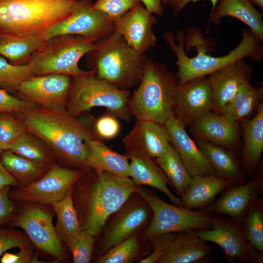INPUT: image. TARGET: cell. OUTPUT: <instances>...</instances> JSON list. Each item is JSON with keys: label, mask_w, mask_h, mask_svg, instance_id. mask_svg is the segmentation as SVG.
Wrapping results in <instances>:
<instances>
[{"label": "cell", "mask_w": 263, "mask_h": 263, "mask_svg": "<svg viewBox=\"0 0 263 263\" xmlns=\"http://www.w3.org/2000/svg\"><path fill=\"white\" fill-rule=\"evenodd\" d=\"M149 204L152 211L151 221L141 233L143 241H150L166 233L209 229L213 214L201 209H188L162 200L153 191L139 186L137 191Z\"/></svg>", "instance_id": "obj_9"}, {"label": "cell", "mask_w": 263, "mask_h": 263, "mask_svg": "<svg viewBox=\"0 0 263 263\" xmlns=\"http://www.w3.org/2000/svg\"><path fill=\"white\" fill-rule=\"evenodd\" d=\"M157 22V19L140 2L114 22V32L134 51L145 55L156 45L157 37L152 27Z\"/></svg>", "instance_id": "obj_18"}, {"label": "cell", "mask_w": 263, "mask_h": 263, "mask_svg": "<svg viewBox=\"0 0 263 263\" xmlns=\"http://www.w3.org/2000/svg\"><path fill=\"white\" fill-rule=\"evenodd\" d=\"M240 227L249 244L263 252V199L260 196L250 204Z\"/></svg>", "instance_id": "obj_36"}, {"label": "cell", "mask_w": 263, "mask_h": 263, "mask_svg": "<svg viewBox=\"0 0 263 263\" xmlns=\"http://www.w3.org/2000/svg\"><path fill=\"white\" fill-rule=\"evenodd\" d=\"M0 160L19 187L27 186L38 181L51 167L17 155L9 150L2 151Z\"/></svg>", "instance_id": "obj_32"}, {"label": "cell", "mask_w": 263, "mask_h": 263, "mask_svg": "<svg viewBox=\"0 0 263 263\" xmlns=\"http://www.w3.org/2000/svg\"><path fill=\"white\" fill-rule=\"evenodd\" d=\"M46 42L42 36L0 35V56L11 64H26L29 62L32 55L41 49Z\"/></svg>", "instance_id": "obj_31"}, {"label": "cell", "mask_w": 263, "mask_h": 263, "mask_svg": "<svg viewBox=\"0 0 263 263\" xmlns=\"http://www.w3.org/2000/svg\"><path fill=\"white\" fill-rule=\"evenodd\" d=\"M212 91L207 76L191 79L179 85L173 116L185 128L212 112Z\"/></svg>", "instance_id": "obj_17"}, {"label": "cell", "mask_w": 263, "mask_h": 263, "mask_svg": "<svg viewBox=\"0 0 263 263\" xmlns=\"http://www.w3.org/2000/svg\"><path fill=\"white\" fill-rule=\"evenodd\" d=\"M80 179L74 205L82 230L95 237L100 234L109 217L137 193L139 186L130 177L106 171H94Z\"/></svg>", "instance_id": "obj_2"}, {"label": "cell", "mask_w": 263, "mask_h": 263, "mask_svg": "<svg viewBox=\"0 0 263 263\" xmlns=\"http://www.w3.org/2000/svg\"><path fill=\"white\" fill-rule=\"evenodd\" d=\"M95 49L86 55L95 75L116 87L130 90L138 86L142 78L147 56L140 54L113 32L95 43Z\"/></svg>", "instance_id": "obj_6"}, {"label": "cell", "mask_w": 263, "mask_h": 263, "mask_svg": "<svg viewBox=\"0 0 263 263\" xmlns=\"http://www.w3.org/2000/svg\"><path fill=\"white\" fill-rule=\"evenodd\" d=\"M263 191V167L259 165L255 174L245 182L232 184L210 204L201 209L213 214L227 215L237 225L242 220L252 201Z\"/></svg>", "instance_id": "obj_14"}, {"label": "cell", "mask_w": 263, "mask_h": 263, "mask_svg": "<svg viewBox=\"0 0 263 263\" xmlns=\"http://www.w3.org/2000/svg\"><path fill=\"white\" fill-rule=\"evenodd\" d=\"M200 0H170L169 5L171 7L175 12L176 16L178 13L181 11L183 8L188 3L192 2H195ZM211 2L212 5L211 13L214 9L218 1L219 0H207Z\"/></svg>", "instance_id": "obj_51"}, {"label": "cell", "mask_w": 263, "mask_h": 263, "mask_svg": "<svg viewBox=\"0 0 263 263\" xmlns=\"http://www.w3.org/2000/svg\"><path fill=\"white\" fill-rule=\"evenodd\" d=\"M72 77L63 74L34 75L24 81L17 91L19 98L40 107L66 109Z\"/></svg>", "instance_id": "obj_15"}, {"label": "cell", "mask_w": 263, "mask_h": 263, "mask_svg": "<svg viewBox=\"0 0 263 263\" xmlns=\"http://www.w3.org/2000/svg\"><path fill=\"white\" fill-rule=\"evenodd\" d=\"M253 75V68L244 58L239 59L207 75L213 94L212 112L221 115L239 89L250 82Z\"/></svg>", "instance_id": "obj_19"}, {"label": "cell", "mask_w": 263, "mask_h": 263, "mask_svg": "<svg viewBox=\"0 0 263 263\" xmlns=\"http://www.w3.org/2000/svg\"><path fill=\"white\" fill-rule=\"evenodd\" d=\"M152 216L149 204L138 193L132 194L106 221L101 232L97 254H105L118 243L145 229Z\"/></svg>", "instance_id": "obj_10"}, {"label": "cell", "mask_w": 263, "mask_h": 263, "mask_svg": "<svg viewBox=\"0 0 263 263\" xmlns=\"http://www.w3.org/2000/svg\"><path fill=\"white\" fill-rule=\"evenodd\" d=\"M17 113L26 131L46 143L62 160L87 174L93 170L87 160L84 144L87 139H100L92 127V119L74 117L66 109L38 106Z\"/></svg>", "instance_id": "obj_1"}, {"label": "cell", "mask_w": 263, "mask_h": 263, "mask_svg": "<svg viewBox=\"0 0 263 263\" xmlns=\"http://www.w3.org/2000/svg\"><path fill=\"white\" fill-rule=\"evenodd\" d=\"M242 128L243 144L241 148L242 166L246 176L255 173L261 162L263 150V104L254 116L240 122Z\"/></svg>", "instance_id": "obj_24"}, {"label": "cell", "mask_w": 263, "mask_h": 263, "mask_svg": "<svg viewBox=\"0 0 263 263\" xmlns=\"http://www.w3.org/2000/svg\"><path fill=\"white\" fill-rule=\"evenodd\" d=\"M94 238L82 230L77 237L66 244L72 254L74 263L90 262L95 244Z\"/></svg>", "instance_id": "obj_40"}, {"label": "cell", "mask_w": 263, "mask_h": 263, "mask_svg": "<svg viewBox=\"0 0 263 263\" xmlns=\"http://www.w3.org/2000/svg\"><path fill=\"white\" fill-rule=\"evenodd\" d=\"M31 245L20 248L19 251L16 254L4 253L0 259L1 263H30L33 257Z\"/></svg>", "instance_id": "obj_48"}, {"label": "cell", "mask_w": 263, "mask_h": 263, "mask_svg": "<svg viewBox=\"0 0 263 263\" xmlns=\"http://www.w3.org/2000/svg\"><path fill=\"white\" fill-rule=\"evenodd\" d=\"M156 161L171 186L182 197L188 188L191 177L188 171L178 152L171 144Z\"/></svg>", "instance_id": "obj_35"}, {"label": "cell", "mask_w": 263, "mask_h": 263, "mask_svg": "<svg viewBox=\"0 0 263 263\" xmlns=\"http://www.w3.org/2000/svg\"><path fill=\"white\" fill-rule=\"evenodd\" d=\"M128 155H145L156 158L171 144L165 126L154 122L136 120L132 130L123 138Z\"/></svg>", "instance_id": "obj_21"}, {"label": "cell", "mask_w": 263, "mask_h": 263, "mask_svg": "<svg viewBox=\"0 0 263 263\" xmlns=\"http://www.w3.org/2000/svg\"><path fill=\"white\" fill-rule=\"evenodd\" d=\"M78 0H0V35L42 36L72 14Z\"/></svg>", "instance_id": "obj_4"}, {"label": "cell", "mask_w": 263, "mask_h": 263, "mask_svg": "<svg viewBox=\"0 0 263 263\" xmlns=\"http://www.w3.org/2000/svg\"><path fill=\"white\" fill-rule=\"evenodd\" d=\"M164 126L169 135L171 144L178 152L191 177L216 175L207 158L178 120L173 116Z\"/></svg>", "instance_id": "obj_22"}, {"label": "cell", "mask_w": 263, "mask_h": 263, "mask_svg": "<svg viewBox=\"0 0 263 263\" xmlns=\"http://www.w3.org/2000/svg\"><path fill=\"white\" fill-rule=\"evenodd\" d=\"M242 39L239 44L225 56H213L204 51L196 50L197 55L188 57L184 49V32L178 31L174 36L169 31L163 35L164 41L177 58L178 71L175 74L179 85L198 77L207 76L239 59L248 57L256 62L263 60V41L248 28L241 30Z\"/></svg>", "instance_id": "obj_5"}, {"label": "cell", "mask_w": 263, "mask_h": 263, "mask_svg": "<svg viewBox=\"0 0 263 263\" xmlns=\"http://www.w3.org/2000/svg\"><path fill=\"white\" fill-rule=\"evenodd\" d=\"M34 75L30 62L14 65L0 56V89L17 92L24 81Z\"/></svg>", "instance_id": "obj_38"}, {"label": "cell", "mask_w": 263, "mask_h": 263, "mask_svg": "<svg viewBox=\"0 0 263 263\" xmlns=\"http://www.w3.org/2000/svg\"><path fill=\"white\" fill-rule=\"evenodd\" d=\"M87 173L83 170L68 169L55 163L39 180L12 191L11 199L51 204L63 199L75 183Z\"/></svg>", "instance_id": "obj_13"}, {"label": "cell", "mask_w": 263, "mask_h": 263, "mask_svg": "<svg viewBox=\"0 0 263 263\" xmlns=\"http://www.w3.org/2000/svg\"><path fill=\"white\" fill-rule=\"evenodd\" d=\"M6 187H19L17 180L2 165L0 160V188Z\"/></svg>", "instance_id": "obj_50"}, {"label": "cell", "mask_w": 263, "mask_h": 263, "mask_svg": "<svg viewBox=\"0 0 263 263\" xmlns=\"http://www.w3.org/2000/svg\"><path fill=\"white\" fill-rule=\"evenodd\" d=\"M187 52L190 47H195L196 50H202L210 54L216 47L215 41L210 38H206L200 30L196 28L190 27L187 30L184 36V47Z\"/></svg>", "instance_id": "obj_44"}, {"label": "cell", "mask_w": 263, "mask_h": 263, "mask_svg": "<svg viewBox=\"0 0 263 263\" xmlns=\"http://www.w3.org/2000/svg\"><path fill=\"white\" fill-rule=\"evenodd\" d=\"M131 95L130 90L120 89L95 74L72 77L66 109L72 116L78 117L94 107H104L108 113L129 121L132 116L128 106Z\"/></svg>", "instance_id": "obj_8"}, {"label": "cell", "mask_w": 263, "mask_h": 263, "mask_svg": "<svg viewBox=\"0 0 263 263\" xmlns=\"http://www.w3.org/2000/svg\"><path fill=\"white\" fill-rule=\"evenodd\" d=\"M177 233L174 232L164 233L150 240L149 242L152 244V251L138 263H158L176 237Z\"/></svg>", "instance_id": "obj_42"}, {"label": "cell", "mask_w": 263, "mask_h": 263, "mask_svg": "<svg viewBox=\"0 0 263 263\" xmlns=\"http://www.w3.org/2000/svg\"><path fill=\"white\" fill-rule=\"evenodd\" d=\"M146 9L152 14L161 16L164 14V6L169 4L170 0H139Z\"/></svg>", "instance_id": "obj_49"}, {"label": "cell", "mask_w": 263, "mask_h": 263, "mask_svg": "<svg viewBox=\"0 0 263 263\" xmlns=\"http://www.w3.org/2000/svg\"><path fill=\"white\" fill-rule=\"evenodd\" d=\"M11 187L0 188V228L13 218L14 206L9 193Z\"/></svg>", "instance_id": "obj_47"}, {"label": "cell", "mask_w": 263, "mask_h": 263, "mask_svg": "<svg viewBox=\"0 0 263 263\" xmlns=\"http://www.w3.org/2000/svg\"><path fill=\"white\" fill-rule=\"evenodd\" d=\"M140 2L139 0H96L93 7L106 14L114 23Z\"/></svg>", "instance_id": "obj_41"}, {"label": "cell", "mask_w": 263, "mask_h": 263, "mask_svg": "<svg viewBox=\"0 0 263 263\" xmlns=\"http://www.w3.org/2000/svg\"><path fill=\"white\" fill-rule=\"evenodd\" d=\"M254 6L259 7L263 10V0H249Z\"/></svg>", "instance_id": "obj_52"}, {"label": "cell", "mask_w": 263, "mask_h": 263, "mask_svg": "<svg viewBox=\"0 0 263 263\" xmlns=\"http://www.w3.org/2000/svg\"><path fill=\"white\" fill-rule=\"evenodd\" d=\"M137 232L113 246L95 260L97 263H131L148 255L153 246L151 242L142 241Z\"/></svg>", "instance_id": "obj_33"}, {"label": "cell", "mask_w": 263, "mask_h": 263, "mask_svg": "<svg viewBox=\"0 0 263 263\" xmlns=\"http://www.w3.org/2000/svg\"><path fill=\"white\" fill-rule=\"evenodd\" d=\"M10 222L22 229L32 243L38 249L61 260L65 258L62 242L53 224L52 216L38 207H30Z\"/></svg>", "instance_id": "obj_16"}, {"label": "cell", "mask_w": 263, "mask_h": 263, "mask_svg": "<svg viewBox=\"0 0 263 263\" xmlns=\"http://www.w3.org/2000/svg\"><path fill=\"white\" fill-rule=\"evenodd\" d=\"M178 86L176 75L164 63L147 57L141 81L129 100L132 116L164 125L173 116Z\"/></svg>", "instance_id": "obj_3"}, {"label": "cell", "mask_w": 263, "mask_h": 263, "mask_svg": "<svg viewBox=\"0 0 263 263\" xmlns=\"http://www.w3.org/2000/svg\"><path fill=\"white\" fill-rule=\"evenodd\" d=\"M197 145L207 158L216 176L240 184L246 181L241 162L235 153L207 141H197Z\"/></svg>", "instance_id": "obj_29"}, {"label": "cell", "mask_w": 263, "mask_h": 263, "mask_svg": "<svg viewBox=\"0 0 263 263\" xmlns=\"http://www.w3.org/2000/svg\"><path fill=\"white\" fill-rule=\"evenodd\" d=\"M38 138L26 131L9 150L32 161L52 166L55 163L52 151L46 148Z\"/></svg>", "instance_id": "obj_37"}, {"label": "cell", "mask_w": 263, "mask_h": 263, "mask_svg": "<svg viewBox=\"0 0 263 263\" xmlns=\"http://www.w3.org/2000/svg\"><path fill=\"white\" fill-rule=\"evenodd\" d=\"M195 231L204 241L220 246L229 262L237 260L242 263L263 262V252L255 249L246 239L241 227L223 214H213L210 228Z\"/></svg>", "instance_id": "obj_12"}, {"label": "cell", "mask_w": 263, "mask_h": 263, "mask_svg": "<svg viewBox=\"0 0 263 263\" xmlns=\"http://www.w3.org/2000/svg\"><path fill=\"white\" fill-rule=\"evenodd\" d=\"M85 155L91 167L96 171H106L123 177H130L127 155H122L106 146L101 139L85 141Z\"/></svg>", "instance_id": "obj_26"}, {"label": "cell", "mask_w": 263, "mask_h": 263, "mask_svg": "<svg viewBox=\"0 0 263 263\" xmlns=\"http://www.w3.org/2000/svg\"><path fill=\"white\" fill-rule=\"evenodd\" d=\"M188 127L196 141H208L234 153L241 150L240 123L226 116L211 112Z\"/></svg>", "instance_id": "obj_20"}, {"label": "cell", "mask_w": 263, "mask_h": 263, "mask_svg": "<svg viewBox=\"0 0 263 263\" xmlns=\"http://www.w3.org/2000/svg\"><path fill=\"white\" fill-rule=\"evenodd\" d=\"M29 240L21 233L0 228V259L5 252L12 248L29 246Z\"/></svg>", "instance_id": "obj_46"}, {"label": "cell", "mask_w": 263, "mask_h": 263, "mask_svg": "<svg viewBox=\"0 0 263 263\" xmlns=\"http://www.w3.org/2000/svg\"><path fill=\"white\" fill-rule=\"evenodd\" d=\"M37 106L31 101L14 97L7 91L0 89V113H22Z\"/></svg>", "instance_id": "obj_43"}, {"label": "cell", "mask_w": 263, "mask_h": 263, "mask_svg": "<svg viewBox=\"0 0 263 263\" xmlns=\"http://www.w3.org/2000/svg\"><path fill=\"white\" fill-rule=\"evenodd\" d=\"M26 131L22 122L12 113H0V148L8 150Z\"/></svg>", "instance_id": "obj_39"}, {"label": "cell", "mask_w": 263, "mask_h": 263, "mask_svg": "<svg viewBox=\"0 0 263 263\" xmlns=\"http://www.w3.org/2000/svg\"><path fill=\"white\" fill-rule=\"evenodd\" d=\"M72 191L73 188L63 199L51 204L56 215L55 226L56 232L61 242L66 244L77 237L82 231L73 203Z\"/></svg>", "instance_id": "obj_34"}, {"label": "cell", "mask_w": 263, "mask_h": 263, "mask_svg": "<svg viewBox=\"0 0 263 263\" xmlns=\"http://www.w3.org/2000/svg\"><path fill=\"white\" fill-rule=\"evenodd\" d=\"M95 47V43L80 36H56L47 40L45 45L32 55L29 62L35 75L58 74L75 77L88 76L95 74V70H82L78 62Z\"/></svg>", "instance_id": "obj_7"}, {"label": "cell", "mask_w": 263, "mask_h": 263, "mask_svg": "<svg viewBox=\"0 0 263 263\" xmlns=\"http://www.w3.org/2000/svg\"><path fill=\"white\" fill-rule=\"evenodd\" d=\"M93 0H78L71 15L48 29L45 40L58 35L83 37L92 42L107 37L114 32V23L103 12L94 9Z\"/></svg>", "instance_id": "obj_11"}, {"label": "cell", "mask_w": 263, "mask_h": 263, "mask_svg": "<svg viewBox=\"0 0 263 263\" xmlns=\"http://www.w3.org/2000/svg\"><path fill=\"white\" fill-rule=\"evenodd\" d=\"M213 248L195 230L177 233L158 263H207L211 262Z\"/></svg>", "instance_id": "obj_23"}, {"label": "cell", "mask_w": 263, "mask_h": 263, "mask_svg": "<svg viewBox=\"0 0 263 263\" xmlns=\"http://www.w3.org/2000/svg\"><path fill=\"white\" fill-rule=\"evenodd\" d=\"M2 150L0 149V156H1V152H2Z\"/></svg>", "instance_id": "obj_53"}, {"label": "cell", "mask_w": 263, "mask_h": 263, "mask_svg": "<svg viewBox=\"0 0 263 263\" xmlns=\"http://www.w3.org/2000/svg\"><path fill=\"white\" fill-rule=\"evenodd\" d=\"M230 181L215 175L196 176L180 197L182 207L188 209H201L212 203L216 196L232 185Z\"/></svg>", "instance_id": "obj_27"}, {"label": "cell", "mask_w": 263, "mask_h": 263, "mask_svg": "<svg viewBox=\"0 0 263 263\" xmlns=\"http://www.w3.org/2000/svg\"><path fill=\"white\" fill-rule=\"evenodd\" d=\"M263 87L248 82L242 86L224 108L221 115L240 122L250 119L263 104Z\"/></svg>", "instance_id": "obj_30"}, {"label": "cell", "mask_w": 263, "mask_h": 263, "mask_svg": "<svg viewBox=\"0 0 263 263\" xmlns=\"http://www.w3.org/2000/svg\"><path fill=\"white\" fill-rule=\"evenodd\" d=\"M94 129L96 135L101 139H111L118 135L120 126L116 117L108 113L96 120Z\"/></svg>", "instance_id": "obj_45"}, {"label": "cell", "mask_w": 263, "mask_h": 263, "mask_svg": "<svg viewBox=\"0 0 263 263\" xmlns=\"http://www.w3.org/2000/svg\"><path fill=\"white\" fill-rule=\"evenodd\" d=\"M225 17L234 18L243 22L263 41V14L249 0H220L210 13L209 20L218 25Z\"/></svg>", "instance_id": "obj_28"}, {"label": "cell", "mask_w": 263, "mask_h": 263, "mask_svg": "<svg viewBox=\"0 0 263 263\" xmlns=\"http://www.w3.org/2000/svg\"><path fill=\"white\" fill-rule=\"evenodd\" d=\"M128 156L131 159L130 178L136 185L156 188L164 193L172 204L182 207L180 197L175 196L168 188V185H171L155 158L145 155Z\"/></svg>", "instance_id": "obj_25"}]
</instances>
